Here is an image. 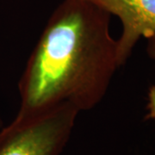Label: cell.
Masks as SVG:
<instances>
[{"mask_svg":"<svg viewBox=\"0 0 155 155\" xmlns=\"http://www.w3.org/2000/svg\"><path fill=\"white\" fill-rule=\"evenodd\" d=\"M110 17L93 0H63L56 7L20 78L16 118L63 104L79 112L99 104L120 67Z\"/></svg>","mask_w":155,"mask_h":155,"instance_id":"obj_1","label":"cell"},{"mask_svg":"<svg viewBox=\"0 0 155 155\" xmlns=\"http://www.w3.org/2000/svg\"><path fill=\"white\" fill-rule=\"evenodd\" d=\"M79 111L57 106L25 118H16L0 130V155H60L66 147Z\"/></svg>","mask_w":155,"mask_h":155,"instance_id":"obj_2","label":"cell"},{"mask_svg":"<svg viewBox=\"0 0 155 155\" xmlns=\"http://www.w3.org/2000/svg\"><path fill=\"white\" fill-rule=\"evenodd\" d=\"M122 22L117 41V60L121 67L131 55L140 39L147 40V52L155 59V0H93Z\"/></svg>","mask_w":155,"mask_h":155,"instance_id":"obj_3","label":"cell"},{"mask_svg":"<svg viewBox=\"0 0 155 155\" xmlns=\"http://www.w3.org/2000/svg\"><path fill=\"white\" fill-rule=\"evenodd\" d=\"M147 109V114L146 116V119L155 122V85L152 86L150 89Z\"/></svg>","mask_w":155,"mask_h":155,"instance_id":"obj_4","label":"cell"},{"mask_svg":"<svg viewBox=\"0 0 155 155\" xmlns=\"http://www.w3.org/2000/svg\"><path fill=\"white\" fill-rule=\"evenodd\" d=\"M2 122H1V119H0V130H1V128H2Z\"/></svg>","mask_w":155,"mask_h":155,"instance_id":"obj_5","label":"cell"}]
</instances>
